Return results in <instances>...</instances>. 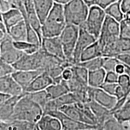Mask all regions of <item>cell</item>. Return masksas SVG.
<instances>
[{
  "label": "cell",
  "mask_w": 130,
  "mask_h": 130,
  "mask_svg": "<svg viewBox=\"0 0 130 130\" xmlns=\"http://www.w3.org/2000/svg\"><path fill=\"white\" fill-rule=\"evenodd\" d=\"M43 115V108L25 93L18 102L10 121L18 120L36 124Z\"/></svg>",
  "instance_id": "1"
},
{
  "label": "cell",
  "mask_w": 130,
  "mask_h": 130,
  "mask_svg": "<svg viewBox=\"0 0 130 130\" xmlns=\"http://www.w3.org/2000/svg\"><path fill=\"white\" fill-rule=\"evenodd\" d=\"M66 25L64 6L54 3L53 9L42 25V37L60 36Z\"/></svg>",
  "instance_id": "2"
},
{
  "label": "cell",
  "mask_w": 130,
  "mask_h": 130,
  "mask_svg": "<svg viewBox=\"0 0 130 130\" xmlns=\"http://www.w3.org/2000/svg\"><path fill=\"white\" fill-rule=\"evenodd\" d=\"M89 7L83 0H71L64 6V13L67 24L80 27L86 22Z\"/></svg>",
  "instance_id": "3"
},
{
  "label": "cell",
  "mask_w": 130,
  "mask_h": 130,
  "mask_svg": "<svg viewBox=\"0 0 130 130\" xmlns=\"http://www.w3.org/2000/svg\"><path fill=\"white\" fill-rule=\"evenodd\" d=\"M79 31L78 26L67 24L59 36L66 60L72 64H74L73 55L78 37Z\"/></svg>",
  "instance_id": "4"
},
{
  "label": "cell",
  "mask_w": 130,
  "mask_h": 130,
  "mask_svg": "<svg viewBox=\"0 0 130 130\" xmlns=\"http://www.w3.org/2000/svg\"><path fill=\"white\" fill-rule=\"evenodd\" d=\"M106 16L104 9L98 6H92L89 8L86 22L81 26L84 27L87 31L98 39Z\"/></svg>",
  "instance_id": "5"
},
{
  "label": "cell",
  "mask_w": 130,
  "mask_h": 130,
  "mask_svg": "<svg viewBox=\"0 0 130 130\" xmlns=\"http://www.w3.org/2000/svg\"><path fill=\"white\" fill-rule=\"evenodd\" d=\"M120 37V22L113 18L107 15L101 31L98 41L103 49Z\"/></svg>",
  "instance_id": "6"
},
{
  "label": "cell",
  "mask_w": 130,
  "mask_h": 130,
  "mask_svg": "<svg viewBox=\"0 0 130 130\" xmlns=\"http://www.w3.org/2000/svg\"><path fill=\"white\" fill-rule=\"evenodd\" d=\"M44 51L40 47L38 51L32 54H24L14 64H13L16 70L24 71H43Z\"/></svg>",
  "instance_id": "7"
},
{
  "label": "cell",
  "mask_w": 130,
  "mask_h": 130,
  "mask_svg": "<svg viewBox=\"0 0 130 130\" xmlns=\"http://www.w3.org/2000/svg\"><path fill=\"white\" fill-rule=\"evenodd\" d=\"M24 53L14 46V41L9 34L0 40V60L13 64Z\"/></svg>",
  "instance_id": "8"
},
{
  "label": "cell",
  "mask_w": 130,
  "mask_h": 130,
  "mask_svg": "<svg viewBox=\"0 0 130 130\" xmlns=\"http://www.w3.org/2000/svg\"><path fill=\"white\" fill-rule=\"evenodd\" d=\"M79 35L73 55V63L77 64L80 62L81 55L87 47L98 40L96 37L87 31L83 26H80Z\"/></svg>",
  "instance_id": "9"
},
{
  "label": "cell",
  "mask_w": 130,
  "mask_h": 130,
  "mask_svg": "<svg viewBox=\"0 0 130 130\" xmlns=\"http://www.w3.org/2000/svg\"><path fill=\"white\" fill-rule=\"evenodd\" d=\"M43 115H50L58 119L61 122L63 130H82L100 126L99 125H89L77 121V120L73 119L64 115L60 110H53V111H51L46 114H43Z\"/></svg>",
  "instance_id": "10"
},
{
  "label": "cell",
  "mask_w": 130,
  "mask_h": 130,
  "mask_svg": "<svg viewBox=\"0 0 130 130\" xmlns=\"http://www.w3.org/2000/svg\"><path fill=\"white\" fill-rule=\"evenodd\" d=\"M87 92L90 100H95L110 111L115 107L118 101L116 96L107 93L101 88H94L88 86Z\"/></svg>",
  "instance_id": "11"
},
{
  "label": "cell",
  "mask_w": 130,
  "mask_h": 130,
  "mask_svg": "<svg viewBox=\"0 0 130 130\" xmlns=\"http://www.w3.org/2000/svg\"><path fill=\"white\" fill-rule=\"evenodd\" d=\"M41 48L45 52L63 60H66L62 43L58 37H43Z\"/></svg>",
  "instance_id": "12"
},
{
  "label": "cell",
  "mask_w": 130,
  "mask_h": 130,
  "mask_svg": "<svg viewBox=\"0 0 130 130\" xmlns=\"http://www.w3.org/2000/svg\"><path fill=\"white\" fill-rule=\"evenodd\" d=\"M0 92L9 94L13 96L23 95L25 93L12 75L0 77Z\"/></svg>",
  "instance_id": "13"
},
{
  "label": "cell",
  "mask_w": 130,
  "mask_h": 130,
  "mask_svg": "<svg viewBox=\"0 0 130 130\" xmlns=\"http://www.w3.org/2000/svg\"><path fill=\"white\" fill-rule=\"evenodd\" d=\"M42 70L36 71H24V70H16L12 74V77L20 85L24 91L31 83L32 81L39 75L43 72Z\"/></svg>",
  "instance_id": "14"
},
{
  "label": "cell",
  "mask_w": 130,
  "mask_h": 130,
  "mask_svg": "<svg viewBox=\"0 0 130 130\" xmlns=\"http://www.w3.org/2000/svg\"><path fill=\"white\" fill-rule=\"evenodd\" d=\"M54 83L53 79L46 72H43L39 75L25 89V93H32L45 90Z\"/></svg>",
  "instance_id": "15"
},
{
  "label": "cell",
  "mask_w": 130,
  "mask_h": 130,
  "mask_svg": "<svg viewBox=\"0 0 130 130\" xmlns=\"http://www.w3.org/2000/svg\"><path fill=\"white\" fill-rule=\"evenodd\" d=\"M24 95L14 96H12L4 103L0 104V120L1 121L7 122L10 120L14 113V108L18 102Z\"/></svg>",
  "instance_id": "16"
},
{
  "label": "cell",
  "mask_w": 130,
  "mask_h": 130,
  "mask_svg": "<svg viewBox=\"0 0 130 130\" xmlns=\"http://www.w3.org/2000/svg\"><path fill=\"white\" fill-rule=\"evenodd\" d=\"M1 19L4 22L8 32L12 27L24 19L22 12L18 8H13L7 12L1 13Z\"/></svg>",
  "instance_id": "17"
},
{
  "label": "cell",
  "mask_w": 130,
  "mask_h": 130,
  "mask_svg": "<svg viewBox=\"0 0 130 130\" xmlns=\"http://www.w3.org/2000/svg\"><path fill=\"white\" fill-rule=\"evenodd\" d=\"M87 103L94 115H95L98 122L99 125L102 126L107 120L113 116L112 113L110 110L107 109V108L98 103L95 100H91Z\"/></svg>",
  "instance_id": "18"
},
{
  "label": "cell",
  "mask_w": 130,
  "mask_h": 130,
  "mask_svg": "<svg viewBox=\"0 0 130 130\" xmlns=\"http://www.w3.org/2000/svg\"><path fill=\"white\" fill-rule=\"evenodd\" d=\"M36 127L40 130H62L60 121L50 115H43L36 123Z\"/></svg>",
  "instance_id": "19"
},
{
  "label": "cell",
  "mask_w": 130,
  "mask_h": 130,
  "mask_svg": "<svg viewBox=\"0 0 130 130\" xmlns=\"http://www.w3.org/2000/svg\"><path fill=\"white\" fill-rule=\"evenodd\" d=\"M33 3L36 12L42 25L55 3L53 0H33Z\"/></svg>",
  "instance_id": "20"
},
{
  "label": "cell",
  "mask_w": 130,
  "mask_h": 130,
  "mask_svg": "<svg viewBox=\"0 0 130 130\" xmlns=\"http://www.w3.org/2000/svg\"><path fill=\"white\" fill-rule=\"evenodd\" d=\"M50 100H56L69 93L70 89L67 81L63 80L60 83H53L46 89Z\"/></svg>",
  "instance_id": "21"
},
{
  "label": "cell",
  "mask_w": 130,
  "mask_h": 130,
  "mask_svg": "<svg viewBox=\"0 0 130 130\" xmlns=\"http://www.w3.org/2000/svg\"><path fill=\"white\" fill-rule=\"evenodd\" d=\"M59 110L66 116L73 119L77 120V121H80L81 122L90 125L87 118H86L84 114L82 113V111H81V110L78 108V107L77 106L76 104L64 105V106L60 108Z\"/></svg>",
  "instance_id": "22"
},
{
  "label": "cell",
  "mask_w": 130,
  "mask_h": 130,
  "mask_svg": "<svg viewBox=\"0 0 130 130\" xmlns=\"http://www.w3.org/2000/svg\"><path fill=\"white\" fill-rule=\"evenodd\" d=\"M100 57H103V53L101 47L97 40L83 52L81 55L80 62L90 60Z\"/></svg>",
  "instance_id": "23"
},
{
  "label": "cell",
  "mask_w": 130,
  "mask_h": 130,
  "mask_svg": "<svg viewBox=\"0 0 130 130\" xmlns=\"http://www.w3.org/2000/svg\"><path fill=\"white\" fill-rule=\"evenodd\" d=\"M9 34L14 42L27 40V25L24 19L10 29Z\"/></svg>",
  "instance_id": "24"
},
{
  "label": "cell",
  "mask_w": 130,
  "mask_h": 130,
  "mask_svg": "<svg viewBox=\"0 0 130 130\" xmlns=\"http://www.w3.org/2000/svg\"><path fill=\"white\" fill-rule=\"evenodd\" d=\"M106 73L103 68L89 71L88 86L94 88H100L104 83Z\"/></svg>",
  "instance_id": "25"
},
{
  "label": "cell",
  "mask_w": 130,
  "mask_h": 130,
  "mask_svg": "<svg viewBox=\"0 0 130 130\" xmlns=\"http://www.w3.org/2000/svg\"><path fill=\"white\" fill-rule=\"evenodd\" d=\"M6 130H36V124L22 121L3 122Z\"/></svg>",
  "instance_id": "26"
},
{
  "label": "cell",
  "mask_w": 130,
  "mask_h": 130,
  "mask_svg": "<svg viewBox=\"0 0 130 130\" xmlns=\"http://www.w3.org/2000/svg\"><path fill=\"white\" fill-rule=\"evenodd\" d=\"M107 15L113 18L119 22L125 18V14L121 8V0L115 1L104 9Z\"/></svg>",
  "instance_id": "27"
},
{
  "label": "cell",
  "mask_w": 130,
  "mask_h": 130,
  "mask_svg": "<svg viewBox=\"0 0 130 130\" xmlns=\"http://www.w3.org/2000/svg\"><path fill=\"white\" fill-rule=\"evenodd\" d=\"M114 118L121 123H127L130 121V102H127L124 105L116 111L112 113Z\"/></svg>",
  "instance_id": "28"
},
{
  "label": "cell",
  "mask_w": 130,
  "mask_h": 130,
  "mask_svg": "<svg viewBox=\"0 0 130 130\" xmlns=\"http://www.w3.org/2000/svg\"><path fill=\"white\" fill-rule=\"evenodd\" d=\"M71 68L74 73L73 77L84 85L88 86V70L78 64L72 65Z\"/></svg>",
  "instance_id": "29"
},
{
  "label": "cell",
  "mask_w": 130,
  "mask_h": 130,
  "mask_svg": "<svg viewBox=\"0 0 130 130\" xmlns=\"http://www.w3.org/2000/svg\"><path fill=\"white\" fill-rule=\"evenodd\" d=\"M25 93L31 100H32L33 101L36 102L37 104L39 105L43 108V110L48 102L50 101V97H49L46 90Z\"/></svg>",
  "instance_id": "30"
},
{
  "label": "cell",
  "mask_w": 130,
  "mask_h": 130,
  "mask_svg": "<svg viewBox=\"0 0 130 130\" xmlns=\"http://www.w3.org/2000/svg\"><path fill=\"white\" fill-rule=\"evenodd\" d=\"M14 46L19 51L27 54H32L36 53L40 50L41 47L37 45L28 42L27 40L14 42Z\"/></svg>",
  "instance_id": "31"
},
{
  "label": "cell",
  "mask_w": 130,
  "mask_h": 130,
  "mask_svg": "<svg viewBox=\"0 0 130 130\" xmlns=\"http://www.w3.org/2000/svg\"><path fill=\"white\" fill-rule=\"evenodd\" d=\"M121 123L112 116L105 122L102 126V130H130V126L125 124Z\"/></svg>",
  "instance_id": "32"
},
{
  "label": "cell",
  "mask_w": 130,
  "mask_h": 130,
  "mask_svg": "<svg viewBox=\"0 0 130 130\" xmlns=\"http://www.w3.org/2000/svg\"><path fill=\"white\" fill-rule=\"evenodd\" d=\"M53 100L54 102L56 108L58 110L64 105L74 104L77 103V101L75 97L74 94L72 92H69V93L61 96V97L58 98Z\"/></svg>",
  "instance_id": "33"
},
{
  "label": "cell",
  "mask_w": 130,
  "mask_h": 130,
  "mask_svg": "<svg viewBox=\"0 0 130 130\" xmlns=\"http://www.w3.org/2000/svg\"><path fill=\"white\" fill-rule=\"evenodd\" d=\"M103 62L104 57H100L94 58V59L90 60L79 62L77 64L80 65L83 67L86 68L89 71H91L102 68Z\"/></svg>",
  "instance_id": "34"
},
{
  "label": "cell",
  "mask_w": 130,
  "mask_h": 130,
  "mask_svg": "<svg viewBox=\"0 0 130 130\" xmlns=\"http://www.w3.org/2000/svg\"><path fill=\"white\" fill-rule=\"evenodd\" d=\"M120 61L116 57H104V62L102 68L106 72L115 71V68Z\"/></svg>",
  "instance_id": "35"
},
{
  "label": "cell",
  "mask_w": 130,
  "mask_h": 130,
  "mask_svg": "<svg viewBox=\"0 0 130 130\" xmlns=\"http://www.w3.org/2000/svg\"><path fill=\"white\" fill-rule=\"evenodd\" d=\"M118 84L126 93L130 95V76L126 74L119 75Z\"/></svg>",
  "instance_id": "36"
},
{
  "label": "cell",
  "mask_w": 130,
  "mask_h": 130,
  "mask_svg": "<svg viewBox=\"0 0 130 130\" xmlns=\"http://www.w3.org/2000/svg\"><path fill=\"white\" fill-rule=\"evenodd\" d=\"M16 70L13 64H9L0 60V77L12 75Z\"/></svg>",
  "instance_id": "37"
},
{
  "label": "cell",
  "mask_w": 130,
  "mask_h": 130,
  "mask_svg": "<svg viewBox=\"0 0 130 130\" xmlns=\"http://www.w3.org/2000/svg\"><path fill=\"white\" fill-rule=\"evenodd\" d=\"M120 37L130 38V23L125 18L120 22Z\"/></svg>",
  "instance_id": "38"
},
{
  "label": "cell",
  "mask_w": 130,
  "mask_h": 130,
  "mask_svg": "<svg viewBox=\"0 0 130 130\" xmlns=\"http://www.w3.org/2000/svg\"><path fill=\"white\" fill-rule=\"evenodd\" d=\"M118 86V83H109L104 82V83H103L100 88H101L102 90H104L107 93L115 96Z\"/></svg>",
  "instance_id": "39"
},
{
  "label": "cell",
  "mask_w": 130,
  "mask_h": 130,
  "mask_svg": "<svg viewBox=\"0 0 130 130\" xmlns=\"http://www.w3.org/2000/svg\"><path fill=\"white\" fill-rule=\"evenodd\" d=\"M119 75L115 71H110L107 72L105 75V82L109 83H118Z\"/></svg>",
  "instance_id": "40"
},
{
  "label": "cell",
  "mask_w": 130,
  "mask_h": 130,
  "mask_svg": "<svg viewBox=\"0 0 130 130\" xmlns=\"http://www.w3.org/2000/svg\"><path fill=\"white\" fill-rule=\"evenodd\" d=\"M120 62L130 68V53L121 54L116 57Z\"/></svg>",
  "instance_id": "41"
},
{
  "label": "cell",
  "mask_w": 130,
  "mask_h": 130,
  "mask_svg": "<svg viewBox=\"0 0 130 130\" xmlns=\"http://www.w3.org/2000/svg\"><path fill=\"white\" fill-rule=\"evenodd\" d=\"M13 8L15 7L7 0H0V12L1 13L7 12Z\"/></svg>",
  "instance_id": "42"
},
{
  "label": "cell",
  "mask_w": 130,
  "mask_h": 130,
  "mask_svg": "<svg viewBox=\"0 0 130 130\" xmlns=\"http://www.w3.org/2000/svg\"><path fill=\"white\" fill-rule=\"evenodd\" d=\"M61 77H62L63 80L66 81H69L72 79L74 77V73H73L71 66L66 68L63 70L62 74H61Z\"/></svg>",
  "instance_id": "43"
},
{
  "label": "cell",
  "mask_w": 130,
  "mask_h": 130,
  "mask_svg": "<svg viewBox=\"0 0 130 130\" xmlns=\"http://www.w3.org/2000/svg\"><path fill=\"white\" fill-rule=\"evenodd\" d=\"M121 8L125 17L130 16V0H121Z\"/></svg>",
  "instance_id": "44"
},
{
  "label": "cell",
  "mask_w": 130,
  "mask_h": 130,
  "mask_svg": "<svg viewBox=\"0 0 130 130\" xmlns=\"http://www.w3.org/2000/svg\"><path fill=\"white\" fill-rule=\"evenodd\" d=\"M125 65L121 62L119 63V64L116 66V68H115V72L119 75L125 74Z\"/></svg>",
  "instance_id": "45"
},
{
  "label": "cell",
  "mask_w": 130,
  "mask_h": 130,
  "mask_svg": "<svg viewBox=\"0 0 130 130\" xmlns=\"http://www.w3.org/2000/svg\"><path fill=\"white\" fill-rule=\"evenodd\" d=\"M11 96H12L10 95L9 94L0 92V104L4 103V102L9 100Z\"/></svg>",
  "instance_id": "46"
},
{
  "label": "cell",
  "mask_w": 130,
  "mask_h": 130,
  "mask_svg": "<svg viewBox=\"0 0 130 130\" xmlns=\"http://www.w3.org/2000/svg\"><path fill=\"white\" fill-rule=\"evenodd\" d=\"M83 1L86 3L89 8L93 6H98L99 0H83Z\"/></svg>",
  "instance_id": "47"
},
{
  "label": "cell",
  "mask_w": 130,
  "mask_h": 130,
  "mask_svg": "<svg viewBox=\"0 0 130 130\" xmlns=\"http://www.w3.org/2000/svg\"><path fill=\"white\" fill-rule=\"evenodd\" d=\"M54 2L55 3H57V4H61L64 6L66 4H68V3L70 2L71 0H53Z\"/></svg>",
  "instance_id": "48"
},
{
  "label": "cell",
  "mask_w": 130,
  "mask_h": 130,
  "mask_svg": "<svg viewBox=\"0 0 130 130\" xmlns=\"http://www.w3.org/2000/svg\"><path fill=\"white\" fill-rule=\"evenodd\" d=\"M7 1H9V3H10L13 6H14V7L15 8H18V3H17V0H7Z\"/></svg>",
  "instance_id": "49"
},
{
  "label": "cell",
  "mask_w": 130,
  "mask_h": 130,
  "mask_svg": "<svg viewBox=\"0 0 130 130\" xmlns=\"http://www.w3.org/2000/svg\"><path fill=\"white\" fill-rule=\"evenodd\" d=\"M82 130H102V126H98V127L96 128H88V129H84Z\"/></svg>",
  "instance_id": "50"
},
{
  "label": "cell",
  "mask_w": 130,
  "mask_h": 130,
  "mask_svg": "<svg viewBox=\"0 0 130 130\" xmlns=\"http://www.w3.org/2000/svg\"><path fill=\"white\" fill-rule=\"evenodd\" d=\"M125 19L129 23H130V16H129V17H125Z\"/></svg>",
  "instance_id": "51"
},
{
  "label": "cell",
  "mask_w": 130,
  "mask_h": 130,
  "mask_svg": "<svg viewBox=\"0 0 130 130\" xmlns=\"http://www.w3.org/2000/svg\"><path fill=\"white\" fill-rule=\"evenodd\" d=\"M127 102H130V96H129V98H128V100H127Z\"/></svg>",
  "instance_id": "52"
},
{
  "label": "cell",
  "mask_w": 130,
  "mask_h": 130,
  "mask_svg": "<svg viewBox=\"0 0 130 130\" xmlns=\"http://www.w3.org/2000/svg\"><path fill=\"white\" fill-rule=\"evenodd\" d=\"M128 124H129V126H130V121L128 122Z\"/></svg>",
  "instance_id": "53"
},
{
  "label": "cell",
  "mask_w": 130,
  "mask_h": 130,
  "mask_svg": "<svg viewBox=\"0 0 130 130\" xmlns=\"http://www.w3.org/2000/svg\"><path fill=\"white\" fill-rule=\"evenodd\" d=\"M36 130H40V129H39V128H37L36 127ZM62 130H63V129H62Z\"/></svg>",
  "instance_id": "54"
},
{
  "label": "cell",
  "mask_w": 130,
  "mask_h": 130,
  "mask_svg": "<svg viewBox=\"0 0 130 130\" xmlns=\"http://www.w3.org/2000/svg\"><path fill=\"white\" fill-rule=\"evenodd\" d=\"M129 76H130V75H129Z\"/></svg>",
  "instance_id": "55"
}]
</instances>
